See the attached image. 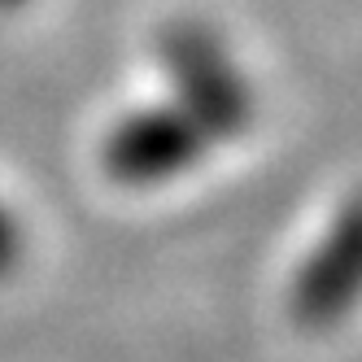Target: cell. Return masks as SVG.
Wrapping results in <instances>:
<instances>
[{
  "label": "cell",
  "instance_id": "3957f363",
  "mask_svg": "<svg viewBox=\"0 0 362 362\" xmlns=\"http://www.w3.org/2000/svg\"><path fill=\"white\" fill-rule=\"evenodd\" d=\"M354 284H358V223L354 214H345L336 236L315 253V262L297 279V315L310 323L336 319L349 305Z\"/></svg>",
  "mask_w": 362,
  "mask_h": 362
},
{
  "label": "cell",
  "instance_id": "277c9868",
  "mask_svg": "<svg viewBox=\"0 0 362 362\" xmlns=\"http://www.w3.org/2000/svg\"><path fill=\"white\" fill-rule=\"evenodd\" d=\"M13 253H18V231L9 227V218H5V214H0V271H9Z\"/></svg>",
  "mask_w": 362,
  "mask_h": 362
},
{
  "label": "cell",
  "instance_id": "7a4b0ae2",
  "mask_svg": "<svg viewBox=\"0 0 362 362\" xmlns=\"http://www.w3.org/2000/svg\"><path fill=\"white\" fill-rule=\"evenodd\" d=\"M201 153V127L188 114H136L105 140V166L122 184H148Z\"/></svg>",
  "mask_w": 362,
  "mask_h": 362
},
{
  "label": "cell",
  "instance_id": "6da1fadb",
  "mask_svg": "<svg viewBox=\"0 0 362 362\" xmlns=\"http://www.w3.org/2000/svg\"><path fill=\"white\" fill-rule=\"evenodd\" d=\"M166 62L179 79V92L188 100V118L201 127V136H231L249 118V96L240 79L227 70L218 48L201 35H175L166 44Z\"/></svg>",
  "mask_w": 362,
  "mask_h": 362
}]
</instances>
